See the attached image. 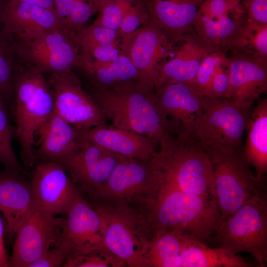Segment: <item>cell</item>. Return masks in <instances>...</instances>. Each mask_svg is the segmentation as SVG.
I'll return each mask as SVG.
<instances>
[{
	"instance_id": "6da1fadb",
	"label": "cell",
	"mask_w": 267,
	"mask_h": 267,
	"mask_svg": "<svg viewBox=\"0 0 267 267\" xmlns=\"http://www.w3.org/2000/svg\"><path fill=\"white\" fill-rule=\"evenodd\" d=\"M160 178L155 197L136 208L150 239L178 228L204 243L208 240L223 220L217 200L184 192Z\"/></svg>"
},
{
	"instance_id": "7a4b0ae2",
	"label": "cell",
	"mask_w": 267,
	"mask_h": 267,
	"mask_svg": "<svg viewBox=\"0 0 267 267\" xmlns=\"http://www.w3.org/2000/svg\"><path fill=\"white\" fill-rule=\"evenodd\" d=\"M159 145L151 160L163 180L184 192L216 199L208 156L191 134L171 135Z\"/></svg>"
},
{
	"instance_id": "3957f363",
	"label": "cell",
	"mask_w": 267,
	"mask_h": 267,
	"mask_svg": "<svg viewBox=\"0 0 267 267\" xmlns=\"http://www.w3.org/2000/svg\"><path fill=\"white\" fill-rule=\"evenodd\" d=\"M15 136L25 167L35 165V134L54 111L52 90L45 74L32 66L17 64L13 79Z\"/></svg>"
},
{
	"instance_id": "277c9868",
	"label": "cell",
	"mask_w": 267,
	"mask_h": 267,
	"mask_svg": "<svg viewBox=\"0 0 267 267\" xmlns=\"http://www.w3.org/2000/svg\"><path fill=\"white\" fill-rule=\"evenodd\" d=\"M90 95L112 127L151 137L159 144L172 135L156 106L155 91L144 92L137 82L94 89Z\"/></svg>"
},
{
	"instance_id": "5b68a950",
	"label": "cell",
	"mask_w": 267,
	"mask_h": 267,
	"mask_svg": "<svg viewBox=\"0 0 267 267\" xmlns=\"http://www.w3.org/2000/svg\"><path fill=\"white\" fill-rule=\"evenodd\" d=\"M205 151L211 165L217 202L223 220L254 197L266 192L263 178L253 175L243 148L212 146Z\"/></svg>"
},
{
	"instance_id": "8992f818",
	"label": "cell",
	"mask_w": 267,
	"mask_h": 267,
	"mask_svg": "<svg viewBox=\"0 0 267 267\" xmlns=\"http://www.w3.org/2000/svg\"><path fill=\"white\" fill-rule=\"evenodd\" d=\"M218 247L251 254L259 267L267 262V194L258 195L223 220L215 232Z\"/></svg>"
},
{
	"instance_id": "52a82bcc",
	"label": "cell",
	"mask_w": 267,
	"mask_h": 267,
	"mask_svg": "<svg viewBox=\"0 0 267 267\" xmlns=\"http://www.w3.org/2000/svg\"><path fill=\"white\" fill-rule=\"evenodd\" d=\"M93 207L104 221V247L126 266L148 267L146 255L150 239L137 211L99 201Z\"/></svg>"
},
{
	"instance_id": "ba28073f",
	"label": "cell",
	"mask_w": 267,
	"mask_h": 267,
	"mask_svg": "<svg viewBox=\"0 0 267 267\" xmlns=\"http://www.w3.org/2000/svg\"><path fill=\"white\" fill-rule=\"evenodd\" d=\"M252 111L227 98L205 96L190 134L205 150L212 146L243 148L242 136Z\"/></svg>"
},
{
	"instance_id": "9c48e42d",
	"label": "cell",
	"mask_w": 267,
	"mask_h": 267,
	"mask_svg": "<svg viewBox=\"0 0 267 267\" xmlns=\"http://www.w3.org/2000/svg\"><path fill=\"white\" fill-rule=\"evenodd\" d=\"M160 184L151 158L124 157L93 199L112 205L138 207L155 197Z\"/></svg>"
},
{
	"instance_id": "30bf717a",
	"label": "cell",
	"mask_w": 267,
	"mask_h": 267,
	"mask_svg": "<svg viewBox=\"0 0 267 267\" xmlns=\"http://www.w3.org/2000/svg\"><path fill=\"white\" fill-rule=\"evenodd\" d=\"M13 42L21 62L44 74L71 70L79 57L80 46L76 33L62 27L27 41Z\"/></svg>"
},
{
	"instance_id": "8fae6325",
	"label": "cell",
	"mask_w": 267,
	"mask_h": 267,
	"mask_svg": "<svg viewBox=\"0 0 267 267\" xmlns=\"http://www.w3.org/2000/svg\"><path fill=\"white\" fill-rule=\"evenodd\" d=\"M174 45L150 23L121 40V53L126 56L136 68L137 83L144 92H155L161 67L171 56Z\"/></svg>"
},
{
	"instance_id": "7c38bea8",
	"label": "cell",
	"mask_w": 267,
	"mask_h": 267,
	"mask_svg": "<svg viewBox=\"0 0 267 267\" xmlns=\"http://www.w3.org/2000/svg\"><path fill=\"white\" fill-rule=\"evenodd\" d=\"M248 17L240 3L205 0L194 24L193 31L217 51L235 50Z\"/></svg>"
},
{
	"instance_id": "4fadbf2b",
	"label": "cell",
	"mask_w": 267,
	"mask_h": 267,
	"mask_svg": "<svg viewBox=\"0 0 267 267\" xmlns=\"http://www.w3.org/2000/svg\"><path fill=\"white\" fill-rule=\"evenodd\" d=\"M54 112L80 129L106 125L107 119L72 70L48 75Z\"/></svg>"
},
{
	"instance_id": "5bb4252c",
	"label": "cell",
	"mask_w": 267,
	"mask_h": 267,
	"mask_svg": "<svg viewBox=\"0 0 267 267\" xmlns=\"http://www.w3.org/2000/svg\"><path fill=\"white\" fill-rule=\"evenodd\" d=\"M63 218L36 206L15 234L8 267H29L59 240Z\"/></svg>"
},
{
	"instance_id": "9a60e30c",
	"label": "cell",
	"mask_w": 267,
	"mask_h": 267,
	"mask_svg": "<svg viewBox=\"0 0 267 267\" xmlns=\"http://www.w3.org/2000/svg\"><path fill=\"white\" fill-rule=\"evenodd\" d=\"M63 218L59 242L68 257L104 247V221L94 207L80 194Z\"/></svg>"
},
{
	"instance_id": "2e32d148",
	"label": "cell",
	"mask_w": 267,
	"mask_h": 267,
	"mask_svg": "<svg viewBox=\"0 0 267 267\" xmlns=\"http://www.w3.org/2000/svg\"><path fill=\"white\" fill-rule=\"evenodd\" d=\"M124 157L82 140L79 147L60 162L77 188L93 198Z\"/></svg>"
},
{
	"instance_id": "e0dca14e",
	"label": "cell",
	"mask_w": 267,
	"mask_h": 267,
	"mask_svg": "<svg viewBox=\"0 0 267 267\" xmlns=\"http://www.w3.org/2000/svg\"><path fill=\"white\" fill-rule=\"evenodd\" d=\"M30 182L36 205L55 216L65 214L81 194L64 166L58 162L36 163Z\"/></svg>"
},
{
	"instance_id": "ac0fdd59",
	"label": "cell",
	"mask_w": 267,
	"mask_h": 267,
	"mask_svg": "<svg viewBox=\"0 0 267 267\" xmlns=\"http://www.w3.org/2000/svg\"><path fill=\"white\" fill-rule=\"evenodd\" d=\"M156 106L172 135L190 134L205 95L191 85L166 84L155 89Z\"/></svg>"
},
{
	"instance_id": "d6986e66",
	"label": "cell",
	"mask_w": 267,
	"mask_h": 267,
	"mask_svg": "<svg viewBox=\"0 0 267 267\" xmlns=\"http://www.w3.org/2000/svg\"><path fill=\"white\" fill-rule=\"evenodd\" d=\"M229 83L227 98L244 107H251L267 92V58L239 50L228 56Z\"/></svg>"
},
{
	"instance_id": "ffe728a7",
	"label": "cell",
	"mask_w": 267,
	"mask_h": 267,
	"mask_svg": "<svg viewBox=\"0 0 267 267\" xmlns=\"http://www.w3.org/2000/svg\"><path fill=\"white\" fill-rule=\"evenodd\" d=\"M1 24L13 42L27 41L61 27L54 10L18 0L4 2Z\"/></svg>"
},
{
	"instance_id": "44dd1931",
	"label": "cell",
	"mask_w": 267,
	"mask_h": 267,
	"mask_svg": "<svg viewBox=\"0 0 267 267\" xmlns=\"http://www.w3.org/2000/svg\"><path fill=\"white\" fill-rule=\"evenodd\" d=\"M215 51L193 31L184 35L175 44L171 56L161 66L155 89L168 84L191 85L202 60Z\"/></svg>"
},
{
	"instance_id": "7402d4cb",
	"label": "cell",
	"mask_w": 267,
	"mask_h": 267,
	"mask_svg": "<svg viewBox=\"0 0 267 267\" xmlns=\"http://www.w3.org/2000/svg\"><path fill=\"white\" fill-rule=\"evenodd\" d=\"M149 22L173 44L193 31L197 12L205 0H142Z\"/></svg>"
},
{
	"instance_id": "603a6c76",
	"label": "cell",
	"mask_w": 267,
	"mask_h": 267,
	"mask_svg": "<svg viewBox=\"0 0 267 267\" xmlns=\"http://www.w3.org/2000/svg\"><path fill=\"white\" fill-rule=\"evenodd\" d=\"M36 206L30 181L19 173L0 172V213L9 236H15Z\"/></svg>"
},
{
	"instance_id": "cb8c5ba5",
	"label": "cell",
	"mask_w": 267,
	"mask_h": 267,
	"mask_svg": "<svg viewBox=\"0 0 267 267\" xmlns=\"http://www.w3.org/2000/svg\"><path fill=\"white\" fill-rule=\"evenodd\" d=\"M78 130L83 141L127 158L149 159L159 144L151 137L111 126Z\"/></svg>"
},
{
	"instance_id": "d4e9b609",
	"label": "cell",
	"mask_w": 267,
	"mask_h": 267,
	"mask_svg": "<svg viewBox=\"0 0 267 267\" xmlns=\"http://www.w3.org/2000/svg\"><path fill=\"white\" fill-rule=\"evenodd\" d=\"M82 142L78 129L53 111L35 134L34 153L37 159L60 162Z\"/></svg>"
},
{
	"instance_id": "484cf974",
	"label": "cell",
	"mask_w": 267,
	"mask_h": 267,
	"mask_svg": "<svg viewBox=\"0 0 267 267\" xmlns=\"http://www.w3.org/2000/svg\"><path fill=\"white\" fill-rule=\"evenodd\" d=\"M75 67L80 69L94 90H103L131 82H137V71L130 60L121 54L115 60L100 62L80 50Z\"/></svg>"
},
{
	"instance_id": "4316f807",
	"label": "cell",
	"mask_w": 267,
	"mask_h": 267,
	"mask_svg": "<svg viewBox=\"0 0 267 267\" xmlns=\"http://www.w3.org/2000/svg\"><path fill=\"white\" fill-rule=\"evenodd\" d=\"M243 153L258 178L267 172V99H260L252 111L246 130Z\"/></svg>"
},
{
	"instance_id": "83f0119b",
	"label": "cell",
	"mask_w": 267,
	"mask_h": 267,
	"mask_svg": "<svg viewBox=\"0 0 267 267\" xmlns=\"http://www.w3.org/2000/svg\"><path fill=\"white\" fill-rule=\"evenodd\" d=\"M254 264L221 247L211 248L186 234L181 267H252Z\"/></svg>"
},
{
	"instance_id": "f1b7e54d",
	"label": "cell",
	"mask_w": 267,
	"mask_h": 267,
	"mask_svg": "<svg viewBox=\"0 0 267 267\" xmlns=\"http://www.w3.org/2000/svg\"><path fill=\"white\" fill-rule=\"evenodd\" d=\"M186 234L176 228L152 237L146 255L148 267H180Z\"/></svg>"
},
{
	"instance_id": "f546056e",
	"label": "cell",
	"mask_w": 267,
	"mask_h": 267,
	"mask_svg": "<svg viewBox=\"0 0 267 267\" xmlns=\"http://www.w3.org/2000/svg\"><path fill=\"white\" fill-rule=\"evenodd\" d=\"M54 11L62 28L76 32L95 12L87 0H53Z\"/></svg>"
},
{
	"instance_id": "4dcf8cb0",
	"label": "cell",
	"mask_w": 267,
	"mask_h": 267,
	"mask_svg": "<svg viewBox=\"0 0 267 267\" xmlns=\"http://www.w3.org/2000/svg\"><path fill=\"white\" fill-rule=\"evenodd\" d=\"M17 57L14 42L0 26V92L5 100L13 96V79Z\"/></svg>"
},
{
	"instance_id": "1f68e13d",
	"label": "cell",
	"mask_w": 267,
	"mask_h": 267,
	"mask_svg": "<svg viewBox=\"0 0 267 267\" xmlns=\"http://www.w3.org/2000/svg\"><path fill=\"white\" fill-rule=\"evenodd\" d=\"M5 99L0 92V163L6 171L20 173L22 167L12 146L15 129L10 124Z\"/></svg>"
},
{
	"instance_id": "d6a6232c",
	"label": "cell",
	"mask_w": 267,
	"mask_h": 267,
	"mask_svg": "<svg viewBox=\"0 0 267 267\" xmlns=\"http://www.w3.org/2000/svg\"><path fill=\"white\" fill-rule=\"evenodd\" d=\"M235 50L267 58V24L248 17L244 33Z\"/></svg>"
},
{
	"instance_id": "836d02e7",
	"label": "cell",
	"mask_w": 267,
	"mask_h": 267,
	"mask_svg": "<svg viewBox=\"0 0 267 267\" xmlns=\"http://www.w3.org/2000/svg\"><path fill=\"white\" fill-rule=\"evenodd\" d=\"M122 16L118 33L121 40L149 23L147 9L142 0H118Z\"/></svg>"
},
{
	"instance_id": "e575fe53",
	"label": "cell",
	"mask_w": 267,
	"mask_h": 267,
	"mask_svg": "<svg viewBox=\"0 0 267 267\" xmlns=\"http://www.w3.org/2000/svg\"><path fill=\"white\" fill-rule=\"evenodd\" d=\"M76 33L81 50H88L107 44L120 46L118 32L114 30L91 24L83 26Z\"/></svg>"
},
{
	"instance_id": "d590c367",
	"label": "cell",
	"mask_w": 267,
	"mask_h": 267,
	"mask_svg": "<svg viewBox=\"0 0 267 267\" xmlns=\"http://www.w3.org/2000/svg\"><path fill=\"white\" fill-rule=\"evenodd\" d=\"M125 264L113 256L105 247L86 253L69 256L64 267H121Z\"/></svg>"
},
{
	"instance_id": "8d00e7d4",
	"label": "cell",
	"mask_w": 267,
	"mask_h": 267,
	"mask_svg": "<svg viewBox=\"0 0 267 267\" xmlns=\"http://www.w3.org/2000/svg\"><path fill=\"white\" fill-rule=\"evenodd\" d=\"M225 53L213 51L202 60L194 81L191 84L206 96L213 75L218 66L226 58Z\"/></svg>"
},
{
	"instance_id": "74e56055",
	"label": "cell",
	"mask_w": 267,
	"mask_h": 267,
	"mask_svg": "<svg viewBox=\"0 0 267 267\" xmlns=\"http://www.w3.org/2000/svg\"><path fill=\"white\" fill-rule=\"evenodd\" d=\"M96 12L98 16L92 25L117 31L122 21V9L118 0H101Z\"/></svg>"
},
{
	"instance_id": "f35d334b",
	"label": "cell",
	"mask_w": 267,
	"mask_h": 267,
	"mask_svg": "<svg viewBox=\"0 0 267 267\" xmlns=\"http://www.w3.org/2000/svg\"><path fill=\"white\" fill-rule=\"evenodd\" d=\"M228 56L216 68L206 96L227 98L229 89V73Z\"/></svg>"
},
{
	"instance_id": "ab89813d",
	"label": "cell",
	"mask_w": 267,
	"mask_h": 267,
	"mask_svg": "<svg viewBox=\"0 0 267 267\" xmlns=\"http://www.w3.org/2000/svg\"><path fill=\"white\" fill-rule=\"evenodd\" d=\"M67 257L66 251L61 246L55 245L46 251L29 267H63Z\"/></svg>"
},
{
	"instance_id": "60d3db41",
	"label": "cell",
	"mask_w": 267,
	"mask_h": 267,
	"mask_svg": "<svg viewBox=\"0 0 267 267\" xmlns=\"http://www.w3.org/2000/svg\"><path fill=\"white\" fill-rule=\"evenodd\" d=\"M241 4L249 18L267 24V0H243Z\"/></svg>"
},
{
	"instance_id": "b9f144b4",
	"label": "cell",
	"mask_w": 267,
	"mask_h": 267,
	"mask_svg": "<svg viewBox=\"0 0 267 267\" xmlns=\"http://www.w3.org/2000/svg\"><path fill=\"white\" fill-rule=\"evenodd\" d=\"M4 223L0 213V267H7L9 265V257L4 244Z\"/></svg>"
},
{
	"instance_id": "7bdbcfd3",
	"label": "cell",
	"mask_w": 267,
	"mask_h": 267,
	"mask_svg": "<svg viewBox=\"0 0 267 267\" xmlns=\"http://www.w3.org/2000/svg\"><path fill=\"white\" fill-rule=\"evenodd\" d=\"M23 2L39 5L54 10L53 0H18Z\"/></svg>"
},
{
	"instance_id": "ee69618b",
	"label": "cell",
	"mask_w": 267,
	"mask_h": 267,
	"mask_svg": "<svg viewBox=\"0 0 267 267\" xmlns=\"http://www.w3.org/2000/svg\"><path fill=\"white\" fill-rule=\"evenodd\" d=\"M87 0L92 5V6H93L94 8L95 12H96L97 7L99 3L100 2L101 0Z\"/></svg>"
},
{
	"instance_id": "f6af8a7d",
	"label": "cell",
	"mask_w": 267,
	"mask_h": 267,
	"mask_svg": "<svg viewBox=\"0 0 267 267\" xmlns=\"http://www.w3.org/2000/svg\"><path fill=\"white\" fill-rule=\"evenodd\" d=\"M4 2H3L2 0H0V26L1 25V15H2V12Z\"/></svg>"
},
{
	"instance_id": "bcb514c9",
	"label": "cell",
	"mask_w": 267,
	"mask_h": 267,
	"mask_svg": "<svg viewBox=\"0 0 267 267\" xmlns=\"http://www.w3.org/2000/svg\"><path fill=\"white\" fill-rule=\"evenodd\" d=\"M227 0L228 1L234 2V3H240V1H241V0Z\"/></svg>"
}]
</instances>
